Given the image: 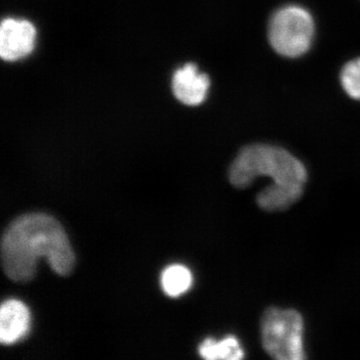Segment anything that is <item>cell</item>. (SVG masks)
Returning a JSON list of instances; mask_svg holds the SVG:
<instances>
[{"mask_svg": "<svg viewBox=\"0 0 360 360\" xmlns=\"http://www.w3.org/2000/svg\"><path fill=\"white\" fill-rule=\"evenodd\" d=\"M314 35V18L303 7H281L269 21V44L277 53L285 58H298L307 53Z\"/></svg>", "mask_w": 360, "mask_h": 360, "instance_id": "277c9868", "label": "cell"}, {"mask_svg": "<svg viewBox=\"0 0 360 360\" xmlns=\"http://www.w3.org/2000/svg\"><path fill=\"white\" fill-rule=\"evenodd\" d=\"M42 257L58 276H70L75 269V255L60 222L45 213L20 215L2 236L4 274L14 283H30Z\"/></svg>", "mask_w": 360, "mask_h": 360, "instance_id": "6da1fadb", "label": "cell"}, {"mask_svg": "<svg viewBox=\"0 0 360 360\" xmlns=\"http://www.w3.org/2000/svg\"><path fill=\"white\" fill-rule=\"evenodd\" d=\"M37 30L32 22L6 18L0 28V56L4 60L25 58L34 49Z\"/></svg>", "mask_w": 360, "mask_h": 360, "instance_id": "5b68a950", "label": "cell"}, {"mask_svg": "<svg viewBox=\"0 0 360 360\" xmlns=\"http://www.w3.org/2000/svg\"><path fill=\"white\" fill-rule=\"evenodd\" d=\"M30 311L25 303L8 300L0 309V341L11 345L22 340L30 328Z\"/></svg>", "mask_w": 360, "mask_h": 360, "instance_id": "52a82bcc", "label": "cell"}, {"mask_svg": "<svg viewBox=\"0 0 360 360\" xmlns=\"http://www.w3.org/2000/svg\"><path fill=\"white\" fill-rule=\"evenodd\" d=\"M265 352L278 360H300L303 348V319L293 309L270 307L265 310L260 324Z\"/></svg>", "mask_w": 360, "mask_h": 360, "instance_id": "3957f363", "label": "cell"}, {"mask_svg": "<svg viewBox=\"0 0 360 360\" xmlns=\"http://www.w3.org/2000/svg\"><path fill=\"white\" fill-rule=\"evenodd\" d=\"M161 285L167 295L172 297L184 295L193 285V274L184 265L174 264L163 270Z\"/></svg>", "mask_w": 360, "mask_h": 360, "instance_id": "9c48e42d", "label": "cell"}, {"mask_svg": "<svg viewBox=\"0 0 360 360\" xmlns=\"http://www.w3.org/2000/svg\"><path fill=\"white\" fill-rule=\"evenodd\" d=\"M258 176L274 180L257 198V205L266 212H281L300 200L307 180L303 163L285 149L269 144H251L239 151L229 172L236 188L250 186Z\"/></svg>", "mask_w": 360, "mask_h": 360, "instance_id": "7a4b0ae2", "label": "cell"}, {"mask_svg": "<svg viewBox=\"0 0 360 360\" xmlns=\"http://www.w3.org/2000/svg\"><path fill=\"white\" fill-rule=\"evenodd\" d=\"M343 89L352 98L360 101V58L343 66L340 73Z\"/></svg>", "mask_w": 360, "mask_h": 360, "instance_id": "30bf717a", "label": "cell"}, {"mask_svg": "<svg viewBox=\"0 0 360 360\" xmlns=\"http://www.w3.org/2000/svg\"><path fill=\"white\" fill-rule=\"evenodd\" d=\"M210 77L200 73L198 66L187 63L175 71L172 77V91L180 103L186 105H198L202 103L210 89Z\"/></svg>", "mask_w": 360, "mask_h": 360, "instance_id": "8992f818", "label": "cell"}, {"mask_svg": "<svg viewBox=\"0 0 360 360\" xmlns=\"http://www.w3.org/2000/svg\"><path fill=\"white\" fill-rule=\"evenodd\" d=\"M198 352L202 359L208 360H238L245 356L240 342L238 338L231 335L221 340L206 338L200 345Z\"/></svg>", "mask_w": 360, "mask_h": 360, "instance_id": "ba28073f", "label": "cell"}]
</instances>
